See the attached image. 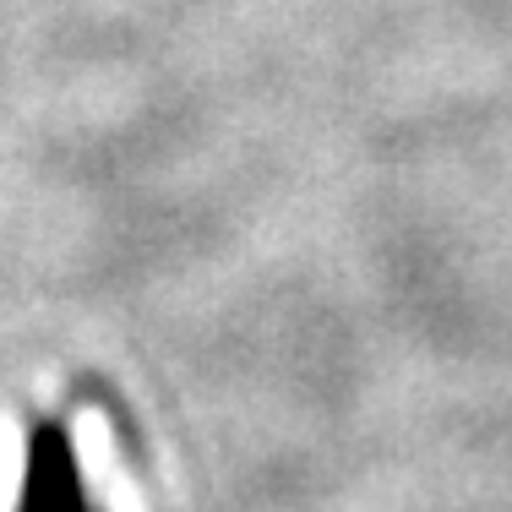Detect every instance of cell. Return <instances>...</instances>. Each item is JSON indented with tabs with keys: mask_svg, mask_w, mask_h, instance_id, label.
I'll return each instance as SVG.
<instances>
[{
	"mask_svg": "<svg viewBox=\"0 0 512 512\" xmlns=\"http://www.w3.org/2000/svg\"><path fill=\"white\" fill-rule=\"evenodd\" d=\"M17 512H88L66 425H33L28 474H22V507Z\"/></svg>",
	"mask_w": 512,
	"mask_h": 512,
	"instance_id": "1",
	"label": "cell"
}]
</instances>
